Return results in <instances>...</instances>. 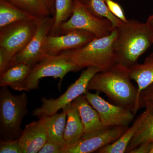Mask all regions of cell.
<instances>
[{"mask_svg":"<svg viewBox=\"0 0 153 153\" xmlns=\"http://www.w3.org/2000/svg\"><path fill=\"white\" fill-rule=\"evenodd\" d=\"M64 145L48 139L47 141L39 152V153H61Z\"/></svg>","mask_w":153,"mask_h":153,"instance_id":"cell-27","label":"cell"},{"mask_svg":"<svg viewBox=\"0 0 153 153\" xmlns=\"http://www.w3.org/2000/svg\"><path fill=\"white\" fill-rule=\"evenodd\" d=\"M146 112L144 111L137 117L130 127L114 142L101 148L97 151L99 153H126L129 144L142 125L146 117Z\"/></svg>","mask_w":153,"mask_h":153,"instance_id":"cell-18","label":"cell"},{"mask_svg":"<svg viewBox=\"0 0 153 153\" xmlns=\"http://www.w3.org/2000/svg\"><path fill=\"white\" fill-rule=\"evenodd\" d=\"M67 119L63 139L66 146L77 142L84 134V127L76 107L71 103L66 108Z\"/></svg>","mask_w":153,"mask_h":153,"instance_id":"cell-16","label":"cell"},{"mask_svg":"<svg viewBox=\"0 0 153 153\" xmlns=\"http://www.w3.org/2000/svg\"><path fill=\"white\" fill-rule=\"evenodd\" d=\"M32 67L20 63L9 66L0 74V86H7L19 91H23L24 83Z\"/></svg>","mask_w":153,"mask_h":153,"instance_id":"cell-15","label":"cell"},{"mask_svg":"<svg viewBox=\"0 0 153 153\" xmlns=\"http://www.w3.org/2000/svg\"><path fill=\"white\" fill-rule=\"evenodd\" d=\"M48 136L40 119L28 124L19 138L23 153H37L47 141Z\"/></svg>","mask_w":153,"mask_h":153,"instance_id":"cell-13","label":"cell"},{"mask_svg":"<svg viewBox=\"0 0 153 153\" xmlns=\"http://www.w3.org/2000/svg\"><path fill=\"white\" fill-rule=\"evenodd\" d=\"M0 91V132L1 139H19L23 131L21 125L28 113V98L24 92L19 95L11 93L7 86Z\"/></svg>","mask_w":153,"mask_h":153,"instance_id":"cell-4","label":"cell"},{"mask_svg":"<svg viewBox=\"0 0 153 153\" xmlns=\"http://www.w3.org/2000/svg\"><path fill=\"white\" fill-rule=\"evenodd\" d=\"M72 15L59 28L57 35H63L74 30H82L92 33L96 38L108 36L114 28L108 19L92 13L87 4L81 0H74Z\"/></svg>","mask_w":153,"mask_h":153,"instance_id":"cell-5","label":"cell"},{"mask_svg":"<svg viewBox=\"0 0 153 153\" xmlns=\"http://www.w3.org/2000/svg\"><path fill=\"white\" fill-rule=\"evenodd\" d=\"M67 119L66 108L62 112L57 113L49 116H45L39 118L41 120L47 130L49 139L65 146L63 134Z\"/></svg>","mask_w":153,"mask_h":153,"instance_id":"cell-19","label":"cell"},{"mask_svg":"<svg viewBox=\"0 0 153 153\" xmlns=\"http://www.w3.org/2000/svg\"><path fill=\"white\" fill-rule=\"evenodd\" d=\"M87 4L91 12L94 15L109 20L114 29L117 27L122 22L111 13L105 0H88Z\"/></svg>","mask_w":153,"mask_h":153,"instance_id":"cell-24","label":"cell"},{"mask_svg":"<svg viewBox=\"0 0 153 153\" xmlns=\"http://www.w3.org/2000/svg\"><path fill=\"white\" fill-rule=\"evenodd\" d=\"M117 36L113 44L116 64L129 69L153 44L146 23L129 19L117 27Z\"/></svg>","mask_w":153,"mask_h":153,"instance_id":"cell-2","label":"cell"},{"mask_svg":"<svg viewBox=\"0 0 153 153\" xmlns=\"http://www.w3.org/2000/svg\"><path fill=\"white\" fill-rule=\"evenodd\" d=\"M129 74L137 85L139 100L141 92L153 83V52L146 57L142 63H137L131 67Z\"/></svg>","mask_w":153,"mask_h":153,"instance_id":"cell-17","label":"cell"},{"mask_svg":"<svg viewBox=\"0 0 153 153\" xmlns=\"http://www.w3.org/2000/svg\"><path fill=\"white\" fill-rule=\"evenodd\" d=\"M71 103L78 110L84 127V134L95 131L104 127L98 113L88 101L85 94L79 96Z\"/></svg>","mask_w":153,"mask_h":153,"instance_id":"cell-14","label":"cell"},{"mask_svg":"<svg viewBox=\"0 0 153 153\" xmlns=\"http://www.w3.org/2000/svg\"><path fill=\"white\" fill-rule=\"evenodd\" d=\"M6 1L38 19L51 16L47 6L42 0Z\"/></svg>","mask_w":153,"mask_h":153,"instance_id":"cell-23","label":"cell"},{"mask_svg":"<svg viewBox=\"0 0 153 153\" xmlns=\"http://www.w3.org/2000/svg\"><path fill=\"white\" fill-rule=\"evenodd\" d=\"M74 7V0H55V21L49 35H57L60 25L72 15Z\"/></svg>","mask_w":153,"mask_h":153,"instance_id":"cell-22","label":"cell"},{"mask_svg":"<svg viewBox=\"0 0 153 153\" xmlns=\"http://www.w3.org/2000/svg\"><path fill=\"white\" fill-rule=\"evenodd\" d=\"M49 10L50 15L54 17L55 16V0H42Z\"/></svg>","mask_w":153,"mask_h":153,"instance_id":"cell-31","label":"cell"},{"mask_svg":"<svg viewBox=\"0 0 153 153\" xmlns=\"http://www.w3.org/2000/svg\"><path fill=\"white\" fill-rule=\"evenodd\" d=\"M100 92L91 93L86 91L85 94L88 101L98 113L104 127L128 126L134 118L135 114L131 110L113 104L105 100Z\"/></svg>","mask_w":153,"mask_h":153,"instance_id":"cell-10","label":"cell"},{"mask_svg":"<svg viewBox=\"0 0 153 153\" xmlns=\"http://www.w3.org/2000/svg\"><path fill=\"white\" fill-rule=\"evenodd\" d=\"M128 128V126L103 127L83 134L77 142L64 147L61 153H90L97 152L114 142Z\"/></svg>","mask_w":153,"mask_h":153,"instance_id":"cell-9","label":"cell"},{"mask_svg":"<svg viewBox=\"0 0 153 153\" xmlns=\"http://www.w3.org/2000/svg\"><path fill=\"white\" fill-rule=\"evenodd\" d=\"M117 36L116 28L108 36L96 38L82 47L60 54L74 64L78 71L91 66L99 68L102 71H105L116 64L113 44Z\"/></svg>","mask_w":153,"mask_h":153,"instance_id":"cell-3","label":"cell"},{"mask_svg":"<svg viewBox=\"0 0 153 153\" xmlns=\"http://www.w3.org/2000/svg\"><path fill=\"white\" fill-rule=\"evenodd\" d=\"M129 153H153V141L140 145Z\"/></svg>","mask_w":153,"mask_h":153,"instance_id":"cell-30","label":"cell"},{"mask_svg":"<svg viewBox=\"0 0 153 153\" xmlns=\"http://www.w3.org/2000/svg\"><path fill=\"white\" fill-rule=\"evenodd\" d=\"M54 21L55 17L52 16L40 19L34 36L27 46L14 55L8 67L20 63L33 67L47 56L44 49L45 41Z\"/></svg>","mask_w":153,"mask_h":153,"instance_id":"cell-8","label":"cell"},{"mask_svg":"<svg viewBox=\"0 0 153 153\" xmlns=\"http://www.w3.org/2000/svg\"><path fill=\"white\" fill-rule=\"evenodd\" d=\"M40 19L18 22L0 29V47L13 57L27 46L34 36Z\"/></svg>","mask_w":153,"mask_h":153,"instance_id":"cell-11","label":"cell"},{"mask_svg":"<svg viewBox=\"0 0 153 153\" xmlns=\"http://www.w3.org/2000/svg\"><path fill=\"white\" fill-rule=\"evenodd\" d=\"M105 2L108 10L115 16L123 22H125L128 20L123 9L118 3L113 0H105Z\"/></svg>","mask_w":153,"mask_h":153,"instance_id":"cell-26","label":"cell"},{"mask_svg":"<svg viewBox=\"0 0 153 153\" xmlns=\"http://www.w3.org/2000/svg\"><path fill=\"white\" fill-rule=\"evenodd\" d=\"M13 57L8 51L0 47V74L8 68Z\"/></svg>","mask_w":153,"mask_h":153,"instance_id":"cell-29","label":"cell"},{"mask_svg":"<svg viewBox=\"0 0 153 153\" xmlns=\"http://www.w3.org/2000/svg\"><path fill=\"white\" fill-rule=\"evenodd\" d=\"M83 2L85 3V4H87L88 3V0H81Z\"/></svg>","mask_w":153,"mask_h":153,"instance_id":"cell-33","label":"cell"},{"mask_svg":"<svg viewBox=\"0 0 153 153\" xmlns=\"http://www.w3.org/2000/svg\"><path fill=\"white\" fill-rule=\"evenodd\" d=\"M146 23L150 32L153 41V14L149 17Z\"/></svg>","mask_w":153,"mask_h":153,"instance_id":"cell-32","label":"cell"},{"mask_svg":"<svg viewBox=\"0 0 153 153\" xmlns=\"http://www.w3.org/2000/svg\"><path fill=\"white\" fill-rule=\"evenodd\" d=\"M38 19L6 0H0V29L14 23Z\"/></svg>","mask_w":153,"mask_h":153,"instance_id":"cell-20","label":"cell"},{"mask_svg":"<svg viewBox=\"0 0 153 153\" xmlns=\"http://www.w3.org/2000/svg\"><path fill=\"white\" fill-rule=\"evenodd\" d=\"M76 71L78 70L76 66L67 60L62 54L55 56L47 55L32 67L24 83L23 91H29L38 89L40 79L44 77L58 78L61 84L68 73Z\"/></svg>","mask_w":153,"mask_h":153,"instance_id":"cell-7","label":"cell"},{"mask_svg":"<svg viewBox=\"0 0 153 153\" xmlns=\"http://www.w3.org/2000/svg\"><path fill=\"white\" fill-rule=\"evenodd\" d=\"M92 33L82 30H74L63 35H49L45 41L47 55L55 56L68 50L79 48L96 38Z\"/></svg>","mask_w":153,"mask_h":153,"instance_id":"cell-12","label":"cell"},{"mask_svg":"<svg viewBox=\"0 0 153 153\" xmlns=\"http://www.w3.org/2000/svg\"><path fill=\"white\" fill-rule=\"evenodd\" d=\"M0 153H23L19 139L14 140H5L1 139Z\"/></svg>","mask_w":153,"mask_h":153,"instance_id":"cell-25","label":"cell"},{"mask_svg":"<svg viewBox=\"0 0 153 153\" xmlns=\"http://www.w3.org/2000/svg\"><path fill=\"white\" fill-rule=\"evenodd\" d=\"M131 80L129 69L115 64L96 74L89 81L87 91L104 93L115 104L131 110L136 114L140 109L138 90Z\"/></svg>","mask_w":153,"mask_h":153,"instance_id":"cell-1","label":"cell"},{"mask_svg":"<svg viewBox=\"0 0 153 153\" xmlns=\"http://www.w3.org/2000/svg\"><path fill=\"white\" fill-rule=\"evenodd\" d=\"M146 117L142 125L129 144L126 153L140 145L153 141V103L146 105Z\"/></svg>","mask_w":153,"mask_h":153,"instance_id":"cell-21","label":"cell"},{"mask_svg":"<svg viewBox=\"0 0 153 153\" xmlns=\"http://www.w3.org/2000/svg\"><path fill=\"white\" fill-rule=\"evenodd\" d=\"M102 71L95 67H88L83 70L76 81L69 85L65 92L58 98L47 99L42 97V105L34 110L33 115L38 118L55 114L58 111L66 108L74 100L87 91L88 83L96 74Z\"/></svg>","mask_w":153,"mask_h":153,"instance_id":"cell-6","label":"cell"},{"mask_svg":"<svg viewBox=\"0 0 153 153\" xmlns=\"http://www.w3.org/2000/svg\"><path fill=\"white\" fill-rule=\"evenodd\" d=\"M140 108H144L145 105L153 103V83L143 90L140 94Z\"/></svg>","mask_w":153,"mask_h":153,"instance_id":"cell-28","label":"cell"}]
</instances>
